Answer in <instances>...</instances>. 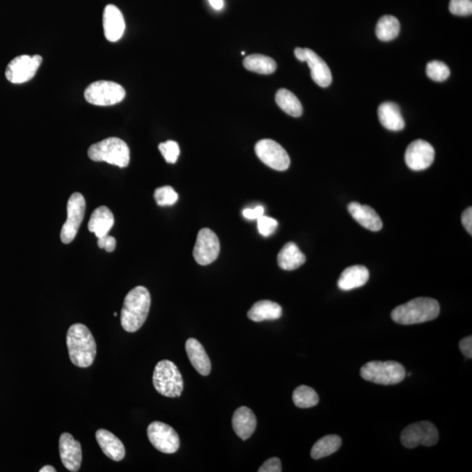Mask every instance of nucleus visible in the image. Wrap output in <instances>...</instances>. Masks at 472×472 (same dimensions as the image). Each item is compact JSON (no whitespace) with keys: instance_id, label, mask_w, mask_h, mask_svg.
Masks as SVG:
<instances>
[{"instance_id":"393cba45","label":"nucleus","mask_w":472,"mask_h":472,"mask_svg":"<svg viewBox=\"0 0 472 472\" xmlns=\"http://www.w3.org/2000/svg\"><path fill=\"white\" fill-rule=\"evenodd\" d=\"M282 307L269 300H262L255 303L249 310L248 317L254 322L265 320H276L282 317Z\"/></svg>"},{"instance_id":"a211bd4d","label":"nucleus","mask_w":472,"mask_h":472,"mask_svg":"<svg viewBox=\"0 0 472 472\" xmlns=\"http://www.w3.org/2000/svg\"><path fill=\"white\" fill-rule=\"evenodd\" d=\"M99 446H100L102 453L107 456L109 459L116 462H120L125 457V448L122 441L116 437L114 434L109 432L106 430H98L95 433Z\"/></svg>"},{"instance_id":"f8f14e48","label":"nucleus","mask_w":472,"mask_h":472,"mask_svg":"<svg viewBox=\"0 0 472 472\" xmlns=\"http://www.w3.org/2000/svg\"><path fill=\"white\" fill-rule=\"evenodd\" d=\"M42 63V57L38 54L16 57L6 68V77L12 84L26 83L34 77Z\"/></svg>"},{"instance_id":"79ce46f5","label":"nucleus","mask_w":472,"mask_h":472,"mask_svg":"<svg viewBox=\"0 0 472 472\" xmlns=\"http://www.w3.org/2000/svg\"><path fill=\"white\" fill-rule=\"evenodd\" d=\"M210 1L212 8L215 10H221L224 6L223 0H208Z\"/></svg>"},{"instance_id":"37998d69","label":"nucleus","mask_w":472,"mask_h":472,"mask_svg":"<svg viewBox=\"0 0 472 472\" xmlns=\"http://www.w3.org/2000/svg\"><path fill=\"white\" fill-rule=\"evenodd\" d=\"M56 470L51 465H46V466L40 469V472H56Z\"/></svg>"},{"instance_id":"6e6552de","label":"nucleus","mask_w":472,"mask_h":472,"mask_svg":"<svg viewBox=\"0 0 472 472\" xmlns=\"http://www.w3.org/2000/svg\"><path fill=\"white\" fill-rule=\"evenodd\" d=\"M439 430L427 420L406 427L401 435L402 446L408 449H414L419 446H434L439 442Z\"/></svg>"},{"instance_id":"2f4dec72","label":"nucleus","mask_w":472,"mask_h":472,"mask_svg":"<svg viewBox=\"0 0 472 472\" xmlns=\"http://www.w3.org/2000/svg\"><path fill=\"white\" fill-rule=\"evenodd\" d=\"M426 74L431 80L443 81L450 77V70L442 61H432L427 64Z\"/></svg>"},{"instance_id":"c756f323","label":"nucleus","mask_w":472,"mask_h":472,"mask_svg":"<svg viewBox=\"0 0 472 472\" xmlns=\"http://www.w3.org/2000/svg\"><path fill=\"white\" fill-rule=\"evenodd\" d=\"M401 26L395 16L385 15L379 19L376 25V36L382 42H390L399 36Z\"/></svg>"},{"instance_id":"a878e982","label":"nucleus","mask_w":472,"mask_h":472,"mask_svg":"<svg viewBox=\"0 0 472 472\" xmlns=\"http://www.w3.org/2000/svg\"><path fill=\"white\" fill-rule=\"evenodd\" d=\"M306 261V255L301 252L294 242H288L283 246L278 255L280 268L285 270H295L302 266Z\"/></svg>"},{"instance_id":"4468645a","label":"nucleus","mask_w":472,"mask_h":472,"mask_svg":"<svg viewBox=\"0 0 472 472\" xmlns=\"http://www.w3.org/2000/svg\"><path fill=\"white\" fill-rule=\"evenodd\" d=\"M221 245L217 235L210 228L200 229L194 249V258L200 265L214 262L220 254Z\"/></svg>"},{"instance_id":"ea45409f","label":"nucleus","mask_w":472,"mask_h":472,"mask_svg":"<svg viewBox=\"0 0 472 472\" xmlns=\"http://www.w3.org/2000/svg\"><path fill=\"white\" fill-rule=\"evenodd\" d=\"M459 347L463 354L469 359L472 358V337L469 336L460 341Z\"/></svg>"},{"instance_id":"f3484780","label":"nucleus","mask_w":472,"mask_h":472,"mask_svg":"<svg viewBox=\"0 0 472 472\" xmlns=\"http://www.w3.org/2000/svg\"><path fill=\"white\" fill-rule=\"evenodd\" d=\"M102 23H104V36L109 42H118L124 36L125 30L124 16L116 6H106Z\"/></svg>"},{"instance_id":"f704fd0d","label":"nucleus","mask_w":472,"mask_h":472,"mask_svg":"<svg viewBox=\"0 0 472 472\" xmlns=\"http://www.w3.org/2000/svg\"><path fill=\"white\" fill-rule=\"evenodd\" d=\"M278 222L275 219L265 217V214L258 219V231L265 237H268V236L273 235L276 229H278Z\"/></svg>"},{"instance_id":"0eeeda50","label":"nucleus","mask_w":472,"mask_h":472,"mask_svg":"<svg viewBox=\"0 0 472 472\" xmlns=\"http://www.w3.org/2000/svg\"><path fill=\"white\" fill-rule=\"evenodd\" d=\"M125 88L111 81H97L88 86L84 97L90 104L97 106H111L119 104L125 97Z\"/></svg>"},{"instance_id":"5701e85b","label":"nucleus","mask_w":472,"mask_h":472,"mask_svg":"<svg viewBox=\"0 0 472 472\" xmlns=\"http://www.w3.org/2000/svg\"><path fill=\"white\" fill-rule=\"evenodd\" d=\"M368 279V269L362 265H354L349 267L342 272L338 281V286L340 290L347 292L365 285Z\"/></svg>"},{"instance_id":"f257e3e1","label":"nucleus","mask_w":472,"mask_h":472,"mask_svg":"<svg viewBox=\"0 0 472 472\" xmlns=\"http://www.w3.org/2000/svg\"><path fill=\"white\" fill-rule=\"evenodd\" d=\"M67 347L72 363L90 368L97 355V343L91 331L83 324H74L67 333Z\"/></svg>"},{"instance_id":"9d476101","label":"nucleus","mask_w":472,"mask_h":472,"mask_svg":"<svg viewBox=\"0 0 472 472\" xmlns=\"http://www.w3.org/2000/svg\"><path fill=\"white\" fill-rule=\"evenodd\" d=\"M150 443L160 453L173 454L179 450L180 441L173 427L162 422H153L147 429Z\"/></svg>"},{"instance_id":"a19ab883","label":"nucleus","mask_w":472,"mask_h":472,"mask_svg":"<svg viewBox=\"0 0 472 472\" xmlns=\"http://www.w3.org/2000/svg\"><path fill=\"white\" fill-rule=\"evenodd\" d=\"M462 223L466 229L469 234L472 235V208L471 207L466 208L463 214H462Z\"/></svg>"},{"instance_id":"f03ea898","label":"nucleus","mask_w":472,"mask_h":472,"mask_svg":"<svg viewBox=\"0 0 472 472\" xmlns=\"http://www.w3.org/2000/svg\"><path fill=\"white\" fill-rule=\"evenodd\" d=\"M150 303L149 290L143 286H136L125 297L121 310V324L128 333H135L145 324L148 317Z\"/></svg>"},{"instance_id":"9b49d317","label":"nucleus","mask_w":472,"mask_h":472,"mask_svg":"<svg viewBox=\"0 0 472 472\" xmlns=\"http://www.w3.org/2000/svg\"><path fill=\"white\" fill-rule=\"evenodd\" d=\"M255 150L259 159L270 168L280 172L289 168L290 159L288 153L274 140H260L256 143Z\"/></svg>"},{"instance_id":"39448f33","label":"nucleus","mask_w":472,"mask_h":472,"mask_svg":"<svg viewBox=\"0 0 472 472\" xmlns=\"http://www.w3.org/2000/svg\"><path fill=\"white\" fill-rule=\"evenodd\" d=\"M152 381L154 388L160 395L169 398H180L184 388L182 375L173 362L159 361L154 369Z\"/></svg>"},{"instance_id":"20e7f679","label":"nucleus","mask_w":472,"mask_h":472,"mask_svg":"<svg viewBox=\"0 0 472 472\" xmlns=\"http://www.w3.org/2000/svg\"><path fill=\"white\" fill-rule=\"evenodd\" d=\"M88 155L95 162H106L120 168L128 166L131 159L127 143L118 138H109L94 143L88 149Z\"/></svg>"},{"instance_id":"412c9836","label":"nucleus","mask_w":472,"mask_h":472,"mask_svg":"<svg viewBox=\"0 0 472 472\" xmlns=\"http://www.w3.org/2000/svg\"><path fill=\"white\" fill-rule=\"evenodd\" d=\"M186 351L191 365L200 375L207 376L211 372V361L203 345L194 338L186 342Z\"/></svg>"},{"instance_id":"c9c22d12","label":"nucleus","mask_w":472,"mask_h":472,"mask_svg":"<svg viewBox=\"0 0 472 472\" xmlns=\"http://www.w3.org/2000/svg\"><path fill=\"white\" fill-rule=\"evenodd\" d=\"M449 9L454 15H471L472 1L471 0H450Z\"/></svg>"},{"instance_id":"473e14b6","label":"nucleus","mask_w":472,"mask_h":472,"mask_svg":"<svg viewBox=\"0 0 472 472\" xmlns=\"http://www.w3.org/2000/svg\"><path fill=\"white\" fill-rule=\"evenodd\" d=\"M154 198L160 207L173 206L179 200V195L172 187L166 186L157 188Z\"/></svg>"},{"instance_id":"dca6fc26","label":"nucleus","mask_w":472,"mask_h":472,"mask_svg":"<svg viewBox=\"0 0 472 472\" xmlns=\"http://www.w3.org/2000/svg\"><path fill=\"white\" fill-rule=\"evenodd\" d=\"M59 451L64 467L72 472L80 470L83 453L81 443L70 433L61 434L59 440Z\"/></svg>"},{"instance_id":"cd10ccee","label":"nucleus","mask_w":472,"mask_h":472,"mask_svg":"<svg viewBox=\"0 0 472 472\" xmlns=\"http://www.w3.org/2000/svg\"><path fill=\"white\" fill-rule=\"evenodd\" d=\"M244 66L246 70L260 74H273L278 68V65L272 58L258 54H251L246 57Z\"/></svg>"},{"instance_id":"6ab92c4d","label":"nucleus","mask_w":472,"mask_h":472,"mask_svg":"<svg viewBox=\"0 0 472 472\" xmlns=\"http://www.w3.org/2000/svg\"><path fill=\"white\" fill-rule=\"evenodd\" d=\"M349 213L362 227L377 232L382 228V221L379 214L367 205L352 203L348 206Z\"/></svg>"},{"instance_id":"72a5a7b5","label":"nucleus","mask_w":472,"mask_h":472,"mask_svg":"<svg viewBox=\"0 0 472 472\" xmlns=\"http://www.w3.org/2000/svg\"><path fill=\"white\" fill-rule=\"evenodd\" d=\"M159 149L167 163L175 164L177 162L180 154V146L177 142L169 140V141L162 143L159 145Z\"/></svg>"},{"instance_id":"c85d7f7f","label":"nucleus","mask_w":472,"mask_h":472,"mask_svg":"<svg viewBox=\"0 0 472 472\" xmlns=\"http://www.w3.org/2000/svg\"><path fill=\"white\" fill-rule=\"evenodd\" d=\"M342 444L340 436L329 435L324 436L314 444L310 451V456L315 460L331 456L340 449Z\"/></svg>"},{"instance_id":"aec40b11","label":"nucleus","mask_w":472,"mask_h":472,"mask_svg":"<svg viewBox=\"0 0 472 472\" xmlns=\"http://www.w3.org/2000/svg\"><path fill=\"white\" fill-rule=\"evenodd\" d=\"M233 429L236 435L242 440H247L254 434L256 424V417L251 409L247 407H241L235 410L232 420Z\"/></svg>"},{"instance_id":"1a4fd4ad","label":"nucleus","mask_w":472,"mask_h":472,"mask_svg":"<svg viewBox=\"0 0 472 472\" xmlns=\"http://www.w3.org/2000/svg\"><path fill=\"white\" fill-rule=\"evenodd\" d=\"M68 218L61 228V239L64 244H70L74 240L79 228L84 221L85 210H86V201L84 195L80 193H74L71 195L68 203Z\"/></svg>"},{"instance_id":"7ed1b4c3","label":"nucleus","mask_w":472,"mask_h":472,"mask_svg":"<svg viewBox=\"0 0 472 472\" xmlns=\"http://www.w3.org/2000/svg\"><path fill=\"white\" fill-rule=\"evenodd\" d=\"M439 313L440 306L436 299L418 297L396 307L391 317L395 323L409 326L436 320Z\"/></svg>"},{"instance_id":"58836bf2","label":"nucleus","mask_w":472,"mask_h":472,"mask_svg":"<svg viewBox=\"0 0 472 472\" xmlns=\"http://www.w3.org/2000/svg\"><path fill=\"white\" fill-rule=\"evenodd\" d=\"M265 214V207L262 206L255 207L254 208H246L242 212V215L248 220H258V218Z\"/></svg>"},{"instance_id":"c03bdc74","label":"nucleus","mask_w":472,"mask_h":472,"mask_svg":"<svg viewBox=\"0 0 472 472\" xmlns=\"http://www.w3.org/2000/svg\"><path fill=\"white\" fill-rule=\"evenodd\" d=\"M116 316H118V313H114V317H116Z\"/></svg>"},{"instance_id":"ddd939ff","label":"nucleus","mask_w":472,"mask_h":472,"mask_svg":"<svg viewBox=\"0 0 472 472\" xmlns=\"http://www.w3.org/2000/svg\"><path fill=\"white\" fill-rule=\"evenodd\" d=\"M294 53L297 60L308 64L310 70L311 78L315 84L322 88L330 86L333 81V75H331L329 67L322 58L310 49L297 47Z\"/></svg>"},{"instance_id":"7c9ffc66","label":"nucleus","mask_w":472,"mask_h":472,"mask_svg":"<svg viewBox=\"0 0 472 472\" xmlns=\"http://www.w3.org/2000/svg\"><path fill=\"white\" fill-rule=\"evenodd\" d=\"M293 402L297 408L309 409L316 406L320 402L319 395L313 388L308 386H299L292 395Z\"/></svg>"},{"instance_id":"423d86ee","label":"nucleus","mask_w":472,"mask_h":472,"mask_svg":"<svg viewBox=\"0 0 472 472\" xmlns=\"http://www.w3.org/2000/svg\"><path fill=\"white\" fill-rule=\"evenodd\" d=\"M361 375L365 381L388 386L402 382L406 377V371L398 362L371 361L361 368Z\"/></svg>"},{"instance_id":"e433bc0d","label":"nucleus","mask_w":472,"mask_h":472,"mask_svg":"<svg viewBox=\"0 0 472 472\" xmlns=\"http://www.w3.org/2000/svg\"><path fill=\"white\" fill-rule=\"evenodd\" d=\"M259 472H281L282 464L278 457L269 458L259 468Z\"/></svg>"},{"instance_id":"4be33fe9","label":"nucleus","mask_w":472,"mask_h":472,"mask_svg":"<svg viewBox=\"0 0 472 472\" xmlns=\"http://www.w3.org/2000/svg\"><path fill=\"white\" fill-rule=\"evenodd\" d=\"M378 116L381 124L389 131L400 132L405 127L401 109L395 102H386L379 105Z\"/></svg>"},{"instance_id":"2eb2a0df","label":"nucleus","mask_w":472,"mask_h":472,"mask_svg":"<svg viewBox=\"0 0 472 472\" xmlns=\"http://www.w3.org/2000/svg\"><path fill=\"white\" fill-rule=\"evenodd\" d=\"M435 159V150L430 143L418 139L408 146L405 152V162L413 171H423L432 165Z\"/></svg>"},{"instance_id":"bb28decb","label":"nucleus","mask_w":472,"mask_h":472,"mask_svg":"<svg viewBox=\"0 0 472 472\" xmlns=\"http://www.w3.org/2000/svg\"><path fill=\"white\" fill-rule=\"evenodd\" d=\"M276 104L287 114L299 118L303 114V106L299 99L286 88H280L276 95Z\"/></svg>"},{"instance_id":"b1692460","label":"nucleus","mask_w":472,"mask_h":472,"mask_svg":"<svg viewBox=\"0 0 472 472\" xmlns=\"http://www.w3.org/2000/svg\"><path fill=\"white\" fill-rule=\"evenodd\" d=\"M114 215L107 207H99L92 213L88 221V230L94 233L97 238L109 235L114 226Z\"/></svg>"},{"instance_id":"4c0bfd02","label":"nucleus","mask_w":472,"mask_h":472,"mask_svg":"<svg viewBox=\"0 0 472 472\" xmlns=\"http://www.w3.org/2000/svg\"><path fill=\"white\" fill-rule=\"evenodd\" d=\"M97 244L99 248L104 249L107 252H113L116 249V241L113 236L107 235L98 238Z\"/></svg>"}]
</instances>
